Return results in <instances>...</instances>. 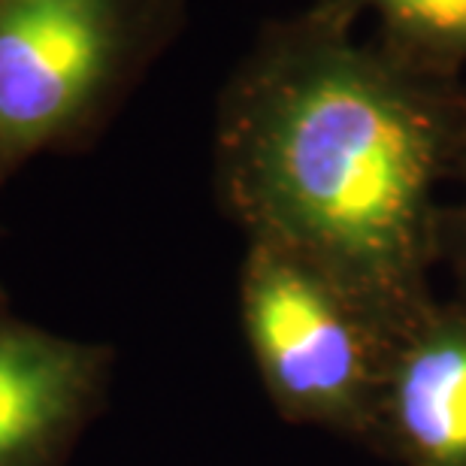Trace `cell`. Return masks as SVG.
Here are the masks:
<instances>
[{
	"mask_svg": "<svg viewBox=\"0 0 466 466\" xmlns=\"http://www.w3.org/2000/svg\"><path fill=\"white\" fill-rule=\"evenodd\" d=\"M463 118L466 82L412 67L312 0L260 27L221 88L216 200L246 242L315 260L403 330L436 300Z\"/></svg>",
	"mask_w": 466,
	"mask_h": 466,
	"instance_id": "1",
	"label": "cell"
},
{
	"mask_svg": "<svg viewBox=\"0 0 466 466\" xmlns=\"http://www.w3.org/2000/svg\"><path fill=\"white\" fill-rule=\"evenodd\" d=\"M182 25L185 0H0V194L95 148Z\"/></svg>",
	"mask_w": 466,
	"mask_h": 466,
	"instance_id": "2",
	"label": "cell"
},
{
	"mask_svg": "<svg viewBox=\"0 0 466 466\" xmlns=\"http://www.w3.org/2000/svg\"><path fill=\"white\" fill-rule=\"evenodd\" d=\"M237 309L276 415L372 451L397 330L324 267L273 242H246Z\"/></svg>",
	"mask_w": 466,
	"mask_h": 466,
	"instance_id": "3",
	"label": "cell"
},
{
	"mask_svg": "<svg viewBox=\"0 0 466 466\" xmlns=\"http://www.w3.org/2000/svg\"><path fill=\"white\" fill-rule=\"evenodd\" d=\"M113 370L109 342L18 319L0 285V466H70L109 403Z\"/></svg>",
	"mask_w": 466,
	"mask_h": 466,
	"instance_id": "4",
	"label": "cell"
},
{
	"mask_svg": "<svg viewBox=\"0 0 466 466\" xmlns=\"http://www.w3.org/2000/svg\"><path fill=\"white\" fill-rule=\"evenodd\" d=\"M372 454L394 466H466V303L436 300L397 330Z\"/></svg>",
	"mask_w": 466,
	"mask_h": 466,
	"instance_id": "5",
	"label": "cell"
},
{
	"mask_svg": "<svg viewBox=\"0 0 466 466\" xmlns=\"http://www.w3.org/2000/svg\"><path fill=\"white\" fill-rule=\"evenodd\" d=\"M339 13L376 18V40L431 76L466 82V0H319Z\"/></svg>",
	"mask_w": 466,
	"mask_h": 466,
	"instance_id": "6",
	"label": "cell"
},
{
	"mask_svg": "<svg viewBox=\"0 0 466 466\" xmlns=\"http://www.w3.org/2000/svg\"><path fill=\"white\" fill-rule=\"evenodd\" d=\"M451 198H445L440 225V267L451 273L454 297L466 303V118L451 170Z\"/></svg>",
	"mask_w": 466,
	"mask_h": 466,
	"instance_id": "7",
	"label": "cell"
}]
</instances>
